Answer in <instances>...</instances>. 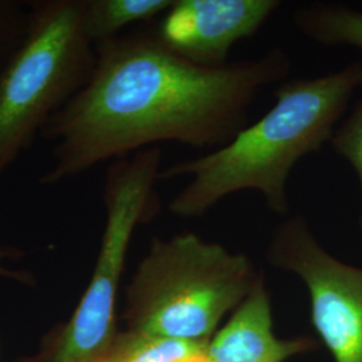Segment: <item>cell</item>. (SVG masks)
Returning a JSON list of instances; mask_svg holds the SVG:
<instances>
[{"label": "cell", "mask_w": 362, "mask_h": 362, "mask_svg": "<svg viewBox=\"0 0 362 362\" xmlns=\"http://www.w3.org/2000/svg\"><path fill=\"white\" fill-rule=\"evenodd\" d=\"M291 21L298 31L314 43L362 52L361 10L339 3L314 1L296 8Z\"/></svg>", "instance_id": "9c48e42d"}, {"label": "cell", "mask_w": 362, "mask_h": 362, "mask_svg": "<svg viewBox=\"0 0 362 362\" xmlns=\"http://www.w3.org/2000/svg\"><path fill=\"white\" fill-rule=\"evenodd\" d=\"M260 276L247 255L197 233L156 238L127 287L124 320L130 332L208 342Z\"/></svg>", "instance_id": "3957f363"}, {"label": "cell", "mask_w": 362, "mask_h": 362, "mask_svg": "<svg viewBox=\"0 0 362 362\" xmlns=\"http://www.w3.org/2000/svg\"><path fill=\"white\" fill-rule=\"evenodd\" d=\"M30 19V1L0 0V76L25 42Z\"/></svg>", "instance_id": "7c38bea8"}, {"label": "cell", "mask_w": 362, "mask_h": 362, "mask_svg": "<svg viewBox=\"0 0 362 362\" xmlns=\"http://www.w3.org/2000/svg\"><path fill=\"white\" fill-rule=\"evenodd\" d=\"M306 339L282 341L272 333V303L263 276L215 338L208 342L207 362H284L310 349Z\"/></svg>", "instance_id": "ba28073f"}, {"label": "cell", "mask_w": 362, "mask_h": 362, "mask_svg": "<svg viewBox=\"0 0 362 362\" xmlns=\"http://www.w3.org/2000/svg\"><path fill=\"white\" fill-rule=\"evenodd\" d=\"M160 146L115 160L105 175V227L90 282L71 318L52 329L31 357L16 362H100L112 346L117 294L132 236L161 212L156 182Z\"/></svg>", "instance_id": "5b68a950"}, {"label": "cell", "mask_w": 362, "mask_h": 362, "mask_svg": "<svg viewBox=\"0 0 362 362\" xmlns=\"http://www.w3.org/2000/svg\"><path fill=\"white\" fill-rule=\"evenodd\" d=\"M175 0H83V27L93 45L161 18Z\"/></svg>", "instance_id": "30bf717a"}, {"label": "cell", "mask_w": 362, "mask_h": 362, "mask_svg": "<svg viewBox=\"0 0 362 362\" xmlns=\"http://www.w3.org/2000/svg\"><path fill=\"white\" fill-rule=\"evenodd\" d=\"M26 39L0 76V179L90 81L83 0H33Z\"/></svg>", "instance_id": "277c9868"}, {"label": "cell", "mask_w": 362, "mask_h": 362, "mask_svg": "<svg viewBox=\"0 0 362 362\" xmlns=\"http://www.w3.org/2000/svg\"><path fill=\"white\" fill-rule=\"evenodd\" d=\"M329 145L333 152L346 160L356 172L362 197V98L353 107L349 116L338 124ZM360 226L362 227V206Z\"/></svg>", "instance_id": "4fadbf2b"}, {"label": "cell", "mask_w": 362, "mask_h": 362, "mask_svg": "<svg viewBox=\"0 0 362 362\" xmlns=\"http://www.w3.org/2000/svg\"><path fill=\"white\" fill-rule=\"evenodd\" d=\"M361 88L362 61L318 77L286 79L274 90L272 109L230 143L161 169L158 180L189 177L169 200V212L197 219L228 196L254 191L270 212L287 216V182L293 169L330 143Z\"/></svg>", "instance_id": "7a4b0ae2"}, {"label": "cell", "mask_w": 362, "mask_h": 362, "mask_svg": "<svg viewBox=\"0 0 362 362\" xmlns=\"http://www.w3.org/2000/svg\"><path fill=\"white\" fill-rule=\"evenodd\" d=\"M22 257H23V252L18 248L0 247V278L16 281L23 285L33 286L34 285V276L31 272L10 269L6 266L7 260H15V259L22 258Z\"/></svg>", "instance_id": "5bb4252c"}, {"label": "cell", "mask_w": 362, "mask_h": 362, "mask_svg": "<svg viewBox=\"0 0 362 362\" xmlns=\"http://www.w3.org/2000/svg\"><path fill=\"white\" fill-rule=\"evenodd\" d=\"M207 345L129 330L117 334L100 362H207Z\"/></svg>", "instance_id": "8fae6325"}, {"label": "cell", "mask_w": 362, "mask_h": 362, "mask_svg": "<svg viewBox=\"0 0 362 362\" xmlns=\"http://www.w3.org/2000/svg\"><path fill=\"white\" fill-rule=\"evenodd\" d=\"M267 258L306 286L311 321L334 361L362 362V269L326 251L302 215L274 230Z\"/></svg>", "instance_id": "8992f818"}, {"label": "cell", "mask_w": 362, "mask_h": 362, "mask_svg": "<svg viewBox=\"0 0 362 362\" xmlns=\"http://www.w3.org/2000/svg\"><path fill=\"white\" fill-rule=\"evenodd\" d=\"M95 52L90 81L40 134L54 143L43 185L161 143L215 151L248 125L260 91L282 83L293 66L281 47L223 67L194 65L170 50L155 27H136Z\"/></svg>", "instance_id": "6da1fadb"}, {"label": "cell", "mask_w": 362, "mask_h": 362, "mask_svg": "<svg viewBox=\"0 0 362 362\" xmlns=\"http://www.w3.org/2000/svg\"><path fill=\"white\" fill-rule=\"evenodd\" d=\"M279 0H175L157 35L170 50L202 67L228 65L235 45L258 34L282 7Z\"/></svg>", "instance_id": "52a82bcc"}]
</instances>
